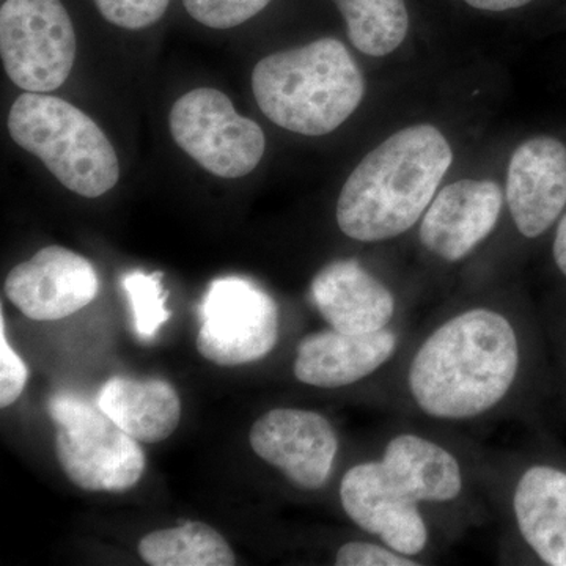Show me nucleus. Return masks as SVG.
Here are the masks:
<instances>
[{"mask_svg":"<svg viewBox=\"0 0 566 566\" xmlns=\"http://www.w3.org/2000/svg\"><path fill=\"white\" fill-rule=\"evenodd\" d=\"M523 365L515 318L490 305H472L424 335L409 360L406 390L428 419L474 422L510 400Z\"/></svg>","mask_w":566,"mask_h":566,"instance_id":"nucleus-1","label":"nucleus"},{"mask_svg":"<svg viewBox=\"0 0 566 566\" xmlns=\"http://www.w3.org/2000/svg\"><path fill=\"white\" fill-rule=\"evenodd\" d=\"M463 490V468L447 447L427 436L400 433L387 442L379 460L345 472L340 502L357 527L417 558L430 542L420 505L450 504Z\"/></svg>","mask_w":566,"mask_h":566,"instance_id":"nucleus-2","label":"nucleus"},{"mask_svg":"<svg viewBox=\"0 0 566 566\" xmlns=\"http://www.w3.org/2000/svg\"><path fill=\"white\" fill-rule=\"evenodd\" d=\"M453 161L433 125L395 133L353 170L337 200V223L360 243L392 240L411 230L433 202Z\"/></svg>","mask_w":566,"mask_h":566,"instance_id":"nucleus-3","label":"nucleus"},{"mask_svg":"<svg viewBox=\"0 0 566 566\" xmlns=\"http://www.w3.org/2000/svg\"><path fill=\"white\" fill-rule=\"evenodd\" d=\"M252 91L275 125L303 136H324L363 103L365 81L340 40L319 39L262 59L253 69Z\"/></svg>","mask_w":566,"mask_h":566,"instance_id":"nucleus-4","label":"nucleus"},{"mask_svg":"<svg viewBox=\"0 0 566 566\" xmlns=\"http://www.w3.org/2000/svg\"><path fill=\"white\" fill-rule=\"evenodd\" d=\"M11 139L43 161L77 196L96 199L120 178V163L103 129L76 106L48 93L25 92L9 114Z\"/></svg>","mask_w":566,"mask_h":566,"instance_id":"nucleus-5","label":"nucleus"},{"mask_svg":"<svg viewBox=\"0 0 566 566\" xmlns=\"http://www.w3.org/2000/svg\"><path fill=\"white\" fill-rule=\"evenodd\" d=\"M55 424V455L63 472L85 491L126 493L144 475L145 453L98 405L74 392L48 401Z\"/></svg>","mask_w":566,"mask_h":566,"instance_id":"nucleus-6","label":"nucleus"},{"mask_svg":"<svg viewBox=\"0 0 566 566\" xmlns=\"http://www.w3.org/2000/svg\"><path fill=\"white\" fill-rule=\"evenodd\" d=\"M77 40L61 0H6L0 9L3 69L25 92L57 91L76 61Z\"/></svg>","mask_w":566,"mask_h":566,"instance_id":"nucleus-7","label":"nucleus"},{"mask_svg":"<svg viewBox=\"0 0 566 566\" xmlns=\"http://www.w3.org/2000/svg\"><path fill=\"white\" fill-rule=\"evenodd\" d=\"M169 125L174 140L193 161L229 180L251 174L266 148L263 129L214 88H196L178 98Z\"/></svg>","mask_w":566,"mask_h":566,"instance_id":"nucleus-8","label":"nucleus"},{"mask_svg":"<svg viewBox=\"0 0 566 566\" xmlns=\"http://www.w3.org/2000/svg\"><path fill=\"white\" fill-rule=\"evenodd\" d=\"M200 316L197 349L212 364L237 367L255 363L277 344V304L249 279L230 275L212 281Z\"/></svg>","mask_w":566,"mask_h":566,"instance_id":"nucleus-9","label":"nucleus"},{"mask_svg":"<svg viewBox=\"0 0 566 566\" xmlns=\"http://www.w3.org/2000/svg\"><path fill=\"white\" fill-rule=\"evenodd\" d=\"M249 442L256 455L305 491L326 485L338 453L333 423L300 408L271 409L253 423Z\"/></svg>","mask_w":566,"mask_h":566,"instance_id":"nucleus-10","label":"nucleus"},{"mask_svg":"<svg viewBox=\"0 0 566 566\" xmlns=\"http://www.w3.org/2000/svg\"><path fill=\"white\" fill-rule=\"evenodd\" d=\"M99 279L80 253L48 245L7 275V297L35 322H57L95 300Z\"/></svg>","mask_w":566,"mask_h":566,"instance_id":"nucleus-11","label":"nucleus"},{"mask_svg":"<svg viewBox=\"0 0 566 566\" xmlns=\"http://www.w3.org/2000/svg\"><path fill=\"white\" fill-rule=\"evenodd\" d=\"M504 192L490 180H460L446 186L420 221V243L447 263L464 260L497 226Z\"/></svg>","mask_w":566,"mask_h":566,"instance_id":"nucleus-12","label":"nucleus"},{"mask_svg":"<svg viewBox=\"0 0 566 566\" xmlns=\"http://www.w3.org/2000/svg\"><path fill=\"white\" fill-rule=\"evenodd\" d=\"M506 203L516 229L528 240L545 234L566 207V145L551 136L532 137L512 155Z\"/></svg>","mask_w":566,"mask_h":566,"instance_id":"nucleus-13","label":"nucleus"},{"mask_svg":"<svg viewBox=\"0 0 566 566\" xmlns=\"http://www.w3.org/2000/svg\"><path fill=\"white\" fill-rule=\"evenodd\" d=\"M400 335L392 327L370 334L322 331L297 345L293 371L297 381L319 389L356 385L374 375L397 353Z\"/></svg>","mask_w":566,"mask_h":566,"instance_id":"nucleus-14","label":"nucleus"},{"mask_svg":"<svg viewBox=\"0 0 566 566\" xmlns=\"http://www.w3.org/2000/svg\"><path fill=\"white\" fill-rule=\"evenodd\" d=\"M316 311L335 331L370 334L386 329L397 312L389 289L354 259L335 260L311 283Z\"/></svg>","mask_w":566,"mask_h":566,"instance_id":"nucleus-15","label":"nucleus"},{"mask_svg":"<svg viewBox=\"0 0 566 566\" xmlns=\"http://www.w3.org/2000/svg\"><path fill=\"white\" fill-rule=\"evenodd\" d=\"M512 512L521 538L543 564L566 566V471L534 464L517 476Z\"/></svg>","mask_w":566,"mask_h":566,"instance_id":"nucleus-16","label":"nucleus"},{"mask_svg":"<svg viewBox=\"0 0 566 566\" xmlns=\"http://www.w3.org/2000/svg\"><path fill=\"white\" fill-rule=\"evenodd\" d=\"M95 401L123 431L144 444H156L169 438L181 419L177 390L158 378L112 376Z\"/></svg>","mask_w":566,"mask_h":566,"instance_id":"nucleus-17","label":"nucleus"},{"mask_svg":"<svg viewBox=\"0 0 566 566\" xmlns=\"http://www.w3.org/2000/svg\"><path fill=\"white\" fill-rule=\"evenodd\" d=\"M139 554L151 566H232V547L218 531L203 523L151 532L139 543Z\"/></svg>","mask_w":566,"mask_h":566,"instance_id":"nucleus-18","label":"nucleus"},{"mask_svg":"<svg viewBox=\"0 0 566 566\" xmlns=\"http://www.w3.org/2000/svg\"><path fill=\"white\" fill-rule=\"evenodd\" d=\"M357 51L385 57L403 43L409 29L405 0H334Z\"/></svg>","mask_w":566,"mask_h":566,"instance_id":"nucleus-19","label":"nucleus"},{"mask_svg":"<svg viewBox=\"0 0 566 566\" xmlns=\"http://www.w3.org/2000/svg\"><path fill=\"white\" fill-rule=\"evenodd\" d=\"M122 286L132 304L134 331L142 342H151L169 322L170 312L166 307V290L161 273L145 274L132 271L122 277Z\"/></svg>","mask_w":566,"mask_h":566,"instance_id":"nucleus-20","label":"nucleus"},{"mask_svg":"<svg viewBox=\"0 0 566 566\" xmlns=\"http://www.w3.org/2000/svg\"><path fill=\"white\" fill-rule=\"evenodd\" d=\"M189 14L211 29H233L270 6L271 0H182Z\"/></svg>","mask_w":566,"mask_h":566,"instance_id":"nucleus-21","label":"nucleus"},{"mask_svg":"<svg viewBox=\"0 0 566 566\" xmlns=\"http://www.w3.org/2000/svg\"><path fill=\"white\" fill-rule=\"evenodd\" d=\"M104 20L128 31L150 28L166 13L170 0H93Z\"/></svg>","mask_w":566,"mask_h":566,"instance_id":"nucleus-22","label":"nucleus"},{"mask_svg":"<svg viewBox=\"0 0 566 566\" xmlns=\"http://www.w3.org/2000/svg\"><path fill=\"white\" fill-rule=\"evenodd\" d=\"M337 566H417L415 557L405 556L385 545L374 542H349L338 547L335 554Z\"/></svg>","mask_w":566,"mask_h":566,"instance_id":"nucleus-23","label":"nucleus"},{"mask_svg":"<svg viewBox=\"0 0 566 566\" xmlns=\"http://www.w3.org/2000/svg\"><path fill=\"white\" fill-rule=\"evenodd\" d=\"M0 406L13 405L28 385V365L7 340L6 319L0 323Z\"/></svg>","mask_w":566,"mask_h":566,"instance_id":"nucleus-24","label":"nucleus"},{"mask_svg":"<svg viewBox=\"0 0 566 566\" xmlns=\"http://www.w3.org/2000/svg\"><path fill=\"white\" fill-rule=\"evenodd\" d=\"M554 262L558 271L566 277V212L557 223L556 237L553 244Z\"/></svg>","mask_w":566,"mask_h":566,"instance_id":"nucleus-25","label":"nucleus"},{"mask_svg":"<svg viewBox=\"0 0 566 566\" xmlns=\"http://www.w3.org/2000/svg\"><path fill=\"white\" fill-rule=\"evenodd\" d=\"M464 2L476 10L506 11L527 6L532 0H464Z\"/></svg>","mask_w":566,"mask_h":566,"instance_id":"nucleus-26","label":"nucleus"}]
</instances>
